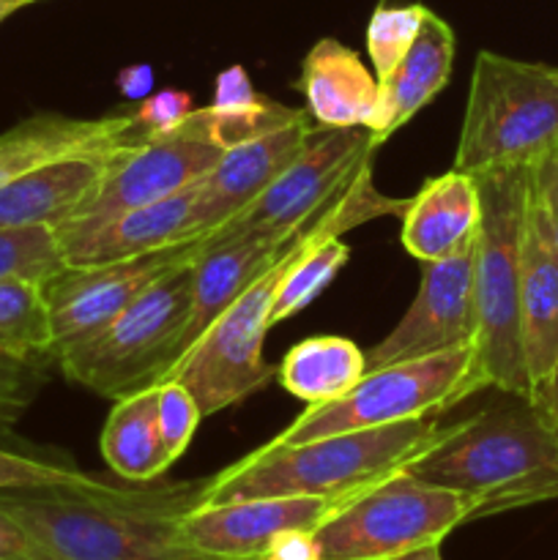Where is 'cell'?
<instances>
[{
    "mask_svg": "<svg viewBox=\"0 0 558 560\" xmlns=\"http://www.w3.org/2000/svg\"><path fill=\"white\" fill-rule=\"evenodd\" d=\"M206 235L200 219V184L104 219L98 228L71 238H58L66 266H91V262L126 260V257L151 255L170 246L189 244Z\"/></svg>",
    "mask_w": 558,
    "mask_h": 560,
    "instance_id": "cell-17",
    "label": "cell"
},
{
    "mask_svg": "<svg viewBox=\"0 0 558 560\" xmlns=\"http://www.w3.org/2000/svg\"><path fill=\"white\" fill-rule=\"evenodd\" d=\"M394 560H441V545L419 547V550L405 552V556H399V558H394Z\"/></svg>",
    "mask_w": 558,
    "mask_h": 560,
    "instance_id": "cell-38",
    "label": "cell"
},
{
    "mask_svg": "<svg viewBox=\"0 0 558 560\" xmlns=\"http://www.w3.org/2000/svg\"><path fill=\"white\" fill-rule=\"evenodd\" d=\"M290 241L268 244L246 235L200 238V249L191 260V304L189 320L178 342V359L263 271H268L282 257Z\"/></svg>",
    "mask_w": 558,
    "mask_h": 560,
    "instance_id": "cell-19",
    "label": "cell"
},
{
    "mask_svg": "<svg viewBox=\"0 0 558 560\" xmlns=\"http://www.w3.org/2000/svg\"><path fill=\"white\" fill-rule=\"evenodd\" d=\"M0 353L53 359V334L42 282L0 279Z\"/></svg>",
    "mask_w": 558,
    "mask_h": 560,
    "instance_id": "cell-26",
    "label": "cell"
},
{
    "mask_svg": "<svg viewBox=\"0 0 558 560\" xmlns=\"http://www.w3.org/2000/svg\"><path fill=\"white\" fill-rule=\"evenodd\" d=\"M476 520L474 503L408 470L386 476L345 503L312 534L317 560H394L441 545L454 528Z\"/></svg>",
    "mask_w": 558,
    "mask_h": 560,
    "instance_id": "cell-8",
    "label": "cell"
},
{
    "mask_svg": "<svg viewBox=\"0 0 558 560\" xmlns=\"http://www.w3.org/2000/svg\"><path fill=\"white\" fill-rule=\"evenodd\" d=\"M528 178L531 189H534L536 200L542 206V213H545L547 224H550L553 238L558 244V142L545 156L531 164Z\"/></svg>",
    "mask_w": 558,
    "mask_h": 560,
    "instance_id": "cell-34",
    "label": "cell"
},
{
    "mask_svg": "<svg viewBox=\"0 0 558 560\" xmlns=\"http://www.w3.org/2000/svg\"><path fill=\"white\" fill-rule=\"evenodd\" d=\"M0 560H44L27 530L0 506Z\"/></svg>",
    "mask_w": 558,
    "mask_h": 560,
    "instance_id": "cell-35",
    "label": "cell"
},
{
    "mask_svg": "<svg viewBox=\"0 0 558 560\" xmlns=\"http://www.w3.org/2000/svg\"><path fill=\"white\" fill-rule=\"evenodd\" d=\"M306 109L323 129H370L377 113L381 82L364 60L337 38H321L301 63Z\"/></svg>",
    "mask_w": 558,
    "mask_h": 560,
    "instance_id": "cell-23",
    "label": "cell"
},
{
    "mask_svg": "<svg viewBox=\"0 0 558 560\" xmlns=\"http://www.w3.org/2000/svg\"><path fill=\"white\" fill-rule=\"evenodd\" d=\"M66 266L55 228L0 230V279H33L47 282Z\"/></svg>",
    "mask_w": 558,
    "mask_h": 560,
    "instance_id": "cell-29",
    "label": "cell"
},
{
    "mask_svg": "<svg viewBox=\"0 0 558 560\" xmlns=\"http://www.w3.org/2000/svg\"><path fill=\"white\" fill-rule=\"evenodd\" d=\"M115 153L69 156L0 186V230L60 228L96 195Z\"/></svg>",
    "mask_w": 558,
    "mask_h": 560,
    "instance_id": "cell-22",
    "label": "cell"
},
{
    "mask_svg": "<svg viewBox=\"0 0 558 560\" xmlns=\"http://www.w3.org/2000/svg\"><path fill=\"white\" fill-rule=\"evenodd\" d=\"M531 402L542 410L547 424H550L553 432L558 435V355L553 359L550 370H547V375L542 377L539 386L531 392Z\"/></svg>",
    "mask_w": 558,
    "mask_h": 560,
    "instance_id": "cell-37",
    "label": "cell"
},
{
    "mask_svg": "<svg viewBox=\"0 0 558 560\" xmlns=\"http://www.w3.org/2000/svg\"><path fill=\"white\" fill-rule=\"evenodd\" d=\"M115 85H118L120 96H124L126 102L140 104L142 98L151 96L153 91V69L148 63L126 66V69H120L118 77H115Z\"/></svg>",
    "mask_w": 558,
    "mask_h": 560,
    "instance_id": "cell-36",
    "label": "cell"
},
{
    "mask_svg": "<svg viewBox=\"0 0 558 560\" xmlns=\"http://www.w3.org/2000/svg\"><path fill=\"white\" fill-rule=\"evenodd\" d=\"M315 219L295 233L282 257L263 271L164 375V381L173 377L189 388L202 416L222 413L230 405L244 402L277 377V366L263 355L266 334L271 331V306L279 282Z\"/></svg>",
    "mask_w": 558,
    "mask_h": 560,
    "instance_id": "cell-9",
    "label": "cell"
},
{
    "mask_svg": "<svg viewBox=\"0 0 558 560\" xmlns=\"http://www.w3.org/2000/svg\"><path fill=\"white\" fill-rule=\"evenodd\" d=\"M454 49H457V38L449 22L427 9L419 36L410 44L408 55L381 82L377 113L370 126L372 145L381 148L449 85Z\"/></svg>",
    "mask_w": 558,
    "mask_h": 560,
    "instance_id": "cell-20",
    "label": "cell"
},
{
    "mask_svg": "<svg viewBox=\"0 0 558 560\" xmlns=\"http://www.w3.org/2000/svg\"><path fill=\"white\" fill-rule=\"evenodd\" d=\"M441 432L443 424L438 419H419L293 446L268 441L230 468L213 474L206 503L282 495H356L414 463Z\"/></svg>",
    "mask_w": 558,
    "mask_h": 560,
    "instance_id": "cell-3",
    "label": "cell"
},
{
    "mask_svg": "<svg viewBox=\"0 0 558 560\" xmlns=\"http://www.w3.org/2000/svg\"><path fill=\"white\" fill-rule=\"evenodd\" d=\"M558 142V66L481 49L470 74L454 170L531 167Z\"/></svg>",
    "mask_w": 558,
    "mask_h": 560,
    "instance_id": "cell-4",
    "label": "cell"
},
{
    "mask_svg": "<svg viewBox=\"0 0 558 560\" xmlns=\"http://www.w3.org/2000/svg\"><path fill=\"white\" fill-rule=\"evenodd\" d=\"M481 219L474 252L476 350L490 388L531 399L520 334V238L528 167L476 175Z\"/></svg>",
    "mask_w": 558,
    "mask_h": 560,
    "instance_id": "cell-5",
    "label": "cell"
},
{
    "mask_svg": "<svg viewBox=\"0 0 558 560\" xmlns=\"http://www.w3.org/2000/svg\"><path fill=\"white\" fill-rule=\"evenodd\" d=\"M211 476L173 485L0 490V506L27 530L44 560H224L186 545L181 523L206 503Z\"/></svg>",
    "mask_w": 558,
    "mask_h": 560,
    "instance_id": "cell-1",
    "label": "cell"
},
{
    "mask_svg": "<svg viewBox=\"0 0 558 560\" xmlns=\"http://www.w3.org/2000/svg\"><path fill=\"white\" fill-rule=\"evenodd\" d=\"M195 98L186 91H159L153 96L142 98L135 107L137 120L148 135H162V131L175 129L195 113Z\"/></svg>",
    "mask_w": 558,
    "mask_h": 560,
    "instance_id": "cell-33",
    "label": "cell"
},
{
    "mask_svg": "<svg viewBox=\"0 0 558 560\" xmlns=\"http://www.w3.org/2000/svg\"><path fill=\"white\" fill-rule=\"evenodd\" d=\"M33 3H36V0H0V22H5L11 14H16V11H22L25 5Z\"/></svg>",
    "mask_w": 558,
    "mask_h": 560,
    "instance_id": "cell-39",
    "label": "cell"
},
{
    "mask_svg": "<svg viewBox=\"0 0 558 560\" xmlns=\"http://www.w3.org/2000/svg\"><path fill=\"white\" fill-rule=\"evenodd\" d=\"M202 419L206 416H202L200 405L184 383L173 381V377L156 383V427L170 463L175 465L184 457Z\"/></svg>",
    "mask_w": 558,
    "mask_h": 560,
    "instance_id": "cell-31",
    "label": "cell"
},
{
    "mask_svg": "<svg viewBox=\"0 0 558 560\" xmlns=\"http://www.w3.org/2000/svg\"><path fill=\"white\" fill-rule=\"evenodd\" d=\"M479 180L463 170L427 178L399 213L405 252L419 262H435L463 249L479 230Z\"/></svg>",
    "mask_w": 558,
    "mask_h": 560,
    "instance_id": "cell-21",
    "label": "cell"
},
{
    "mask_svg": "<svg viewBox=\"0 0 558 560\" xmlns=\"http://www.w3.org/2000/svg\"><path fill=\"white\" fill-rule=\"evenodd\" d=\"M490 388L476 345L397 361L370 370L350 392L323 405H306L274 443L293 446L342 432L377 430L403 421L438 419L474 394Z\"/></svg>",
    "mask_w": 558,
    "mask_h": 560,
    "instance_id": "cell-6",
    "label": "cell"
},
{
    "mask_svg": "<svg viewBox=\"0 0 558 560\" xmlns=\"http://www.w3.org/2000/svg\"><path fill=\"white\" fill-rule=\"evenodd\" d=\"M49 355L0 353V438L11 435L47 383Z\"/></svg>",
    "mask_w": 558,
    "mask_h": 560,
    "instance_id": "cell-30",
    "label": "cell"
},
{
    "mask_svg": "<svg viewBox=\"0 0 558 560\" xmlns=\"http://www.w3.org/2000/svg\"><path fill=\"white\" fill-rule=\"evenodd\" d=\"M96 476L82 474L71 465L47 463V459L27 457L0 448V490H25V487H85Z\"/></svg>",
    "mask_w": 558,
    "mask_h": 560,
    "instance_id": "cell-32",
    "label": "cell"
},
{
    "mask_svg": "<svg viewBox=\"0 0 558 560\" xmlns=\"http://www.w3.org/2000/svg\"><path fill=\"white\" fill-rule=\"evenodd\" d=\"M315 129L306 113L293 109L279 124L233 142L217 167L200 180V219L206 235L217 233L249 208L304 151Z\"/></svg>",
    "mask_w": 558,
    "mask_h": 560,
    "instance_id": "cell-15",
    "label": "cell"
},
{
    "mask_svg": "<svg viewBox=\"0 0 558 560\" xmlns=\"http://www.w3.org/2000/svg\"><path fill=\"white\" fill-rule=\"evenodd\" d=\"M377 148L370 142V129H323L312 131L304 151L288 164L282 175L239 213L233 222L206 238L246 235L268 244H284L306 222L317 217L350 180L359 175Z\"/></svg>",
    "mask_w": 558,
    "mask_h": 560,
    "instance_id": "cell-11",
    "label": "cell"
},
{
    "mask_svg": "<svg viewBox=\"0 0 558 560\" xmlns=\"http://www.w3.org/2000/svg\"><path fill=\"white\" fill-rule=\"evenodd\" d=\"M367 375L364 350L348 337H310L284 353L277 381L290 397L323 405L342 397Z\"/></svg>",
    "mask_w": 558,
    "mask_h": 560,
    "instance_id": "cell-25",
    "label": "cell"
},
{
    "mask_svg": "<svg viewBox=\"0 0 558 560\" xmlns=\"http://www.w3.org/2000/svg\"><path fill=\"white\" fill-rule=\"evenodd\" d=\"M520 334L534 392L558 355V244L531 189V178L520 238Z\"/></svg>",
    "mask_w": 558,
    "mask_h": 560,
    "instance_id": "cell-18",
    "label": "cell"
},
{
    "mask_svg": "<svg viewBox=\"0 0 558 560\" xmlns=\"http://www.w3.org/2000/svg\"><path fill=\"white\" fill-rule=\"evenodd\" d=\"M197 249L200 238L126 260L63 266L53 273L47 282H42L53 334V361L58 353L102 331L164 273L189 262Z\"/></svg>",
    "mask_w": 558,
    "mask_h": 560,
    "instance_id": "cell-12",
    "label": "cell"
},
{
    "mask_svg": "<svg viewBox=\"0 0 558 560\" xmlns=\"http://www.w3.org/2000/svg\"><path fill=\"white\" fill-rule=\"evenodd\" d=\"M191 260L164 273L102 331L55 355L66 381L107 399L162 383L189 320Z\"/></svg>",
    "mask_w": 558,
    "mask_h": 560,
    "instance_id": "cell-7",
    "label": "cell"
},
{
    "mask_svg": "<svg viewBox=\"0 0 558 560\" xmlns=\"http://www.w3.org/2000/svg\"><path fill=\"white\" fill-rule=\"evenodd\" d=\"M474 252L476 235L454 255L421 262L419 293L397 326L367 350V372L476 345Z\"/></svg>",
    "mask_w": 558,
    "mask_h": 560,
    "instance_id": "cell-13",
    "label": "cell"
},
{
    "mask_svg": "<svg viewBox=\"0 0 558 560\" xmlns=\"http://www.w3.org/2000/svg\"><path fill=\"white\" fill-rule=\"evenodd\" d=\"M146 137L148 131L140 126L135 109L98 118L36 113L0 131V186L60 159L118 153Z\"/></svg>",
    "mask_w": 558,
    "mask_h": 560,
    "instance_id": "cell-16",
    "label": "cell"
},
{
    "mask_svg": "<svg viewBox=\"0 0 558 560\" xmlns=\"http://www.w3.org/2000/svg\"><path fill=\"white\" fill-rule=\"evenodd\" d=\"M102 457L118 479L131 485L156 481L173 463L156 427V386L115 399L102 430Z\"/></svg>",
    "mask_w": 558,
    "mask_h": 560,
    "instance_id": "cell-24",
    "label": "cell"
},
{
    "mask_svg": "<svg viewBox=\"0 0 558 560\" xmlns=\"http://www.w3.org/2000/svg\"><path fill=\"white\" fill-rule=\"evenodd\" d=\"M474 416L443 427L408 474L460 492L476 520L558 498V435L523 394L498 392Z\"/></svg>",
    "mask_w": 558,
    "mask_h": 560,
    "instance_id": "cell-2",
    "label": "cell"
},
{
    "mask_svg": "<svg viewBox=\"0 0 558 560\" xmlns=\"http://www.w3.org/2000/svg\"><path fill=\"white\" fill-rule=\"evenodd\" d=\"M356 495H282L202 503L195 512L186 514L181 534L186 545L206 556L224 560H266L284 536L315 534L332 514H337Z\"/></svg>",
    "mask_w": 558,
    "mask_h": 560,
    "instance_id": "cell-14",
    "label": "cell"
},
{
    "mask_svg": "<svg viewBox=\"0 0 558 560\" xmlns=\"http://www.w3.org/2000/svg\"><path fill=\"white\" fill-rule=\"evenodd\" d=\"M224 151L228 140L213 109L208 104L197 107L175 129L148 135L137 145L115 153L104 170L96 195L74 219L55 228V235L58 238L82 235L115 213L167 200L200 184L217 167Z\"/></svg>",
    "mask_w": 558,
    "mask_h": 560,
    "instance_id": "cell-10",
    "label": "cell"
},
{
    "mask_svg": "<svg viewBox=\"0 0 558 560\" xmlns=\"http://www.w3.org/2000/svg\"><path fill=\"white\" fill-rule=\"evenodd\" d=\"M208 107L213 109L219 126H222L228 148L233 142H241L246 137L257 135V131L268 129V126L279 124V120L293 113L290 107H282V104L257 93L244 66H230V69L219 71L217 82H213V98Z\"/></svg>",
    "mask_w": 558,
    "mask_h": 560,
    "instance_id": "cell-27",
    "label": "cell"
},
{
    "mask_svg": "<svg viewBox=\"0 0 558 560\" xmlns=\"http://www.w3.org/2000/svg\"><path fill=\"white\" fill-rule=\"evenodd\" d=\"M425 14L427 5L421 3H381L372 11L370 22H367V55H370V63L377 82L386 80V77L397 69L399 60L408 55L410 44L419 36Z\"/></svg>",
    "mask_w": 558,
    "mask_h": 560,
    "instance_id": "cell-28",
    "label": "cell"
}]
</instances>
